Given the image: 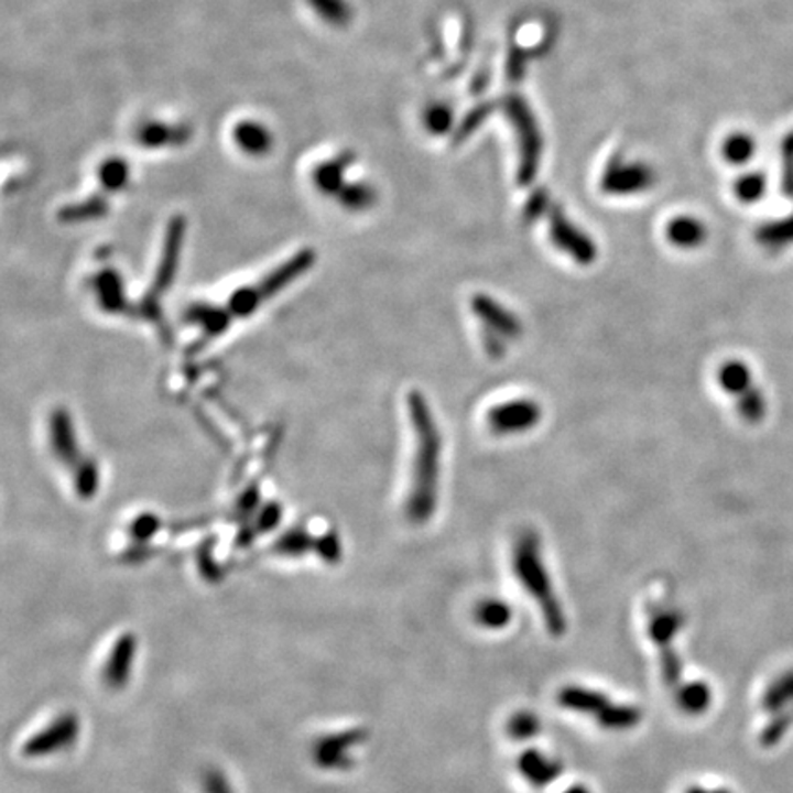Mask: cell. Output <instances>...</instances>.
Instances as JSON below:
<instances>
[{"instance_id":"obj_1","label":"cell","mask_w":793,"mask_h":793,"mask_svg":"<svg viewBox=\"0 0 793 793\" xmlns=\"http://www.w3.org/2000/svg\"><path fill=\"white\" fill-rule=\"evenodd\" d=\"M408 417L412 423L415 448H413L412 484L406 498V517L413 523H426L434 517L439 498L441 434L434 410L421 391L413 390L406 397Z\"/></svg>"},{"instance_id":"obj_2","label":"cell","mask_w":793,"mask_h":793,"mask_svg":"<svg viewBox=\"0 0 793 793\" xmlns=\"http://www.w3.org/2000/svg\"><path fill=\"white\" fill-rule=\"evenodd\" d=\"M512 572L523 591L531 595L536 602L545 628L553 638H562L567 630L566 611L551 580L550 569L542 558V544L539 534L531 529H523L517 534L511 553Z\"/></svg>"},{"instance_id":"obj_3","label":"cell","mask_w":793,"mask_h":793,"mask_svg":"<svg viewBox=\"0 0 793 793\" xmlns=\"http://www.w3.org/2000/svg\"><path fill=\"white\" fill-rule=\"evenodd\" d=\"M556 699L564 709L573 710L577 715L591 716L597 721V726L606 731H630L633 727H638L643 718V713L636 705L619 704V702L616 704L597 688L567 685L561 688Z\"/></svg>"},{"instance_id":"obj_4","label":"cell","mask_w":793,"mask_h":793,"mask_svg":"<svg viewBox=\"0 0 793 793\" xmlns=\"http://www.w3.org/2000/svg\"><path fill=\"white\" fill-rule=\"evenodd\" d=\"M470 311L481 327L485 352L495 360L506 357L507 347L523 335V322L496 297L478 292L470 297Z\"/></svg>"},{"instance_id":"obj_5","label":"cell","mask_w":793,"mask_h":793,"mask_svg":"<svg viewBox=\"0 0 793 793\" xmlns=\"http://www.w3.org/2000/svg\"><path fill=\"white\" fill-rule=\"evenodd\" d=\"M716 382L737 402V412L748 424H760L770 410L768 397L760 390L753 369L740 358H729L716 371Z\"/></svg>"},{"instance_id":"obj_6","label":"cell","mask_w":793,"mask_h":793,"mask_svg":"<svg viewBox=\"0 0 793 793\" xmlns=\"http://www.w3.org/2000/svg\"><path fill=\"white\" fill-rule=\"evenodd\" d=\"M683 627H685V613L677 606L661 602L650 611V641L660 650L663 682L669 687L677 688L682 685V660L677 655L676 639Z\"/></svg>"},{"instance_id":"obj_7","label":"cell","mask_w":793,"mask_h":793,"mask_svg":"<svg viewBox=\"0 0 793 793\" xmlns=\"http://www.w3.org/2000/svg\"><path fill=\"white\" fill-rule=\"evenodd\" d=\"M314 261L313 250H302L294 258L289 259L285 263L272 270L261 283L253 285L252 289H242L230 297L228 308L233 316H248L252 314L261 303L267 302L269 297L274 296L281 289H285L289 283L296 280L297 275H302L305 270L311 269Z\"/></svg>"},{"instance_id":"obj_8","label":"cell","mask_w":793,"mask_h":793,"mask_svg":"<svg viewBox=\"0 0 793 793\" xmlns=\"http://www.w3.org/2000/svg\"><path fill=\"white\" fill-rule=\"evenodd\" d=\"M184 231H186V220L184 217H173L167 233H165L164 250H162V259H160L159 270L154 274L153 286L148 292V296L143 300L142 311L148 316L159 313L160 297L164 296L165 291L170 289L175 278L176 269H178V259H181L182 241H184Z\"/></svg>"},{"instance_id":"obj_9","label":"cell","mask_w":793,"mask_h":793,"mask_svg":"<svg viewBox=\"0 0 793 793\" xmlns=\"http://www.w3.org/2000/svg\"><path fill=\"white\" fill-rule=\"evenodd\" d=\"M544 417L542 406L534 399H511L498 402L487 413V426L496 435H522L539 426Z\"/></svg>"},{"instance_id":"obj_10","label":"cell","mask_w":793,"mask_h":793,"mask_svg":"<svg viewBox=\"0 0 793 793\" xmlns=\"http://www.w3.org/2000/svg\"><path fill=\"white\" fill-rule=\"evenodd\" d=\"M547 217H550V239L553 247L583 267L594 263L599 256L594 239L567 219L566 214L556 206H551Z\"/></svg>"},{"instance_id":"obj_11","label":"cell","mask_w":793,"mask_h":793,"mask_svg":"<svg viewBox=\"0 0 793 793\" xmlns=\"http://www.w3.org/2000/svg\"><path fill=\"white\" fill-rule=\"evenodd\" d=\"M507 115L511 118L512 123L520 132V148H522V165L518 171V181L520 184H529L533 181L536 167H539L540 156V137L539 129L534 126L531 110L528 109L525 101L520 98H511L507 104Z\"/></svg>"},{"instance_id":"obj_12","label":"cell","mask_w":793,"mask_h":793,"mask_svg":"<svg viewBox=\"0 0 793 793\" xmlns=\"http://www.w3.org/2000/svg\"><path fill=\"white\" fill-rule=\"evenodd\" d=\"M77 732H79L77 716L66 713V715L55 718L46 729L39 731L35 737L30 738L24 743V754H28V757H43V754L63 751V749L76 742Z\"/></svg>"},{"instance_id":"obj_13","label":"cell","mask_w":793,"mask_h":793,"mask_svg":"<svg viewBox=\"0 0 793 793\" xmlns=\"http://www.w3.org/2000/svg\"><path fill=\"white\" fill-rule=\"evenodd\" d=\"M654 182V173L650 171L649 165L644 164H622V162H611L606 167L600 187L602 192L610 195H633L649 189Z\"/></svg>"},{"instance_id":"obj_14","label":"cell","mask_w":793,"mask_h":793,"mask_svg":"<svg viewBox=\"0 0 793 793\" xmlns=\"http://www.w3.org/2000/svg\"><path fill=\"white\" fill-rule=\"evenodd\" d=\"M518 771L525 781L534 787H545L562 775L564 764L561 759L551 757V754L539 751V749H528L525 753L518 759Z\"/></svg>"},{"instance_id":"obj_15","label":"cell","mask_w":793,"mask_h":793,"mask_svg":"<svg viewBox=\"0 0 793 793\" xmlns=\"http://www.w3.org/2000/svg\"><path fill=\"white\" fill-rule=\"evenodd\" d=\"M134 652H137V638L132 633H126L116 641L104 671L105 682L109 687L121 688L126 685L131 674Z\"/></svg>"},{"instance_id":"obj_16","label":"cell","mask_w":793,"mask_h":793,"mask_svg":"<svg viewBox=\"0 0 793 793\" xmlns=\"http://www.w3.org/2000/svg\"><path fill=\"white\" fill-rule=\"evenodd\" d=\"M363 740H366V732L362 729L341 732L338 737L319 740L318 746H316V760L324 768H347L351 762L347 757V748L362 743Z\"/></svg>"},{"instance_id":"obj_17","label":"cell","mask_w":793,"mask_h":793,"mask_svg":"<svg viewBox=\"0 0 793 793\" xmlns=\"http://www.w3.org/2000/svg\"><path fill=\"white\" fill-rule=\"evenodd\" d=\"M666 239L672 247L694 250L707 241V226L693 215H677L666 225Z\"/></svg>"},{"instance_id":"obj_18","label":"cell","mask_w":793,"mask_h":793,"mask_svg":"<svg viewBox=\"0 0 793 793\" xmlns=\"http://www.w3.org/2000/svg\"><path fill=\"white\" fill-rule=\"evenodd\" d=\"M50 430H52V446H54L55 454L59 457L61 461L66 465H76V468L82 465L79 459V450H77L76 435H74V428H72L70 417L65 410H55L52 415V423H50Z\"/></svg>"},{"instance_id":"obj_19","label":"cell","mask_w":793,"mask_h":793,"mask_svg":"<svg viewBox=\"0 0 793 793\" xmlns=\"http://www.w3.org/2000/svg\"><path fill=\"white\" fill-rule=\"evenodd\" d=\"M676 702L685 715H704L713 704V688L705 682L682 683L676 688Z\"/></svg>"},{"instance_id":"obj_20","label":"cell","mask_w":793,"mask_h":793,"mask_svg":"<svg viewBox=\"0 0 793 793\" xmlns=\"http://www.w3.org/2000/svg\"><path fill=\"white\" fill-rule=\"evenodd\" d=\"M760 247L770 252H782L793 245V214L784 219L771 220L757 230Z\"/></svg>"},{"instance_id":"obj_21","label":"cell","mask_w":793,"mask_h":793,"mask_svg":"<svg viewBox=\"0 0 793 793\" xmlns=\"http://www.w3.org/2000/svg\"><path fill=\"white\" fill-rule=\"evenodd\" d=\"M474 619L479 627L487 628V630H503L511 624L512 608L507 605V600L487 597V599L479 600L474 608Z\"/></svg>"},{"instance_id":"obj_22","label":"cell","mask_w":793,"mask_h":793,"mask_svg":"<svg viewBox=\"0 0 793 793\" xmlns=\"http://www.w3.org/2000/svg\"><path fill=\"white\" fill-rule=\"evenodd\" d=\"M790 702H793V671L784 672L770 683L762 696V709L779 715L790 707Z\"/></svg>"},{"instance_id":"obj_23","label":"cell","mask_w":793,"mask_h":793,"mask_svg":"<svg viewBox=\"0 0 793 793\" xmlns=\"http://www.w3.org/2000/svg\"><path fill=\"white\" fill-rule=\"evenodd\" d=\"M540 729L542 721L531 710H518L511 716V720L507 721V732L514 740H531L539 735Z\"/></svg>"},{"instance_id":"obj_24","label":"cell","mask_w":793,"mask_h":793,"mask_svg":"<svg viewBox=\"0 0 793 793\" xmlns=\"http://www.w3.org/2000/svg\"><path fill=\"white\" fill-rule=\"evenodd\" d=\"M753 138L746 132H735L724 142V156L729 160V164H746L754 154Z\"/></svg>"},{"instance_id":"obj_25","label":"cell","mask_w":793,"mask_h":793,"mask_svg":"<svg viewBox=\"0 0 793 793\" xmlns=\"http://www.w3.org/2000/svg\"><path fill=\"white\" fill-rule=\"evenodd\" d=\"M735 195L738 200L753 204L765 195V176L762 173H748L735 182Z\"/></svg>"},{"instance_id":"obj_26","label":"cell","mask_w":793,"mask_h":793,"mask_svg":"<svg viewBox=\"0 0 793 793\" xmlns=\"http://www.w3.org/2000/svg\"><path fill=\"white\" fill-rule=\"evenodd\" d=\"M76 487L83 498H90L98 489V470L93 461H83L76 468Z\"/></svg>"},{"instance_id":"obj_27","label":"cell","mask_w":793,"mask_h":793,"mask_svg":"<svg viewBox=\"0 0 793 793\" xmlns=\"http://www.w3.org/2000/svg\"><path fill=\"white\" fill-rule=\"evenodd\" d=\"M550 208L551 203L547 193L539 189V192H534L533 195L529 197L525 209H523V217H525V220H539L542 215L550 211Z\"/></svg>"},{"instance_id":"obj_28","label":"cell","mask_w":793,"mask_h":793,"mask_svg":"<svg viewBox=\"0 0 793 793\" xmlns=\"http://www.w3.org/2000/svg\"><path fill=\"white\" fill-rule=\"evenodd\" d=\"M426 123H428L430 129H432L435 134L445 132L452 123L450 110L443 107V105L434 107V109L428 112V120H426Z\"/></svg>"},{"instance_id":"obj_29","label":"cell","mask_w":793,"mask_h":793,"mask_svg":"<svg viewBox=\"0 0 793 793\" xmlns=\"http://www.w3.org/2000/svg\"><path fill=\"white\" fill-rule=\"evenodd\" d=\"M204 787L208 793H231L230 784L220 771H209L208 775L204 776Z\"/></svg>"},{"instance_id":"obj_30","label":"cell","mask_w":793,"mask_h":793,"mask_svg":"<svg viewBox=\"0 0 793 793\" xmlns=\"http://www.w3.org/2000/svg\"><path fill=\"white\" fill-rule=\"evenodd\" d=\"M685 793H731L727 792V790H721V787H718V790H709V787H688L687 792Z\"/></svg>"},{"instance_id":"obj_31","label":"cell","mask_w":793,"mask_h":793,"mask_svg":"<svg viewBox=\"0 0 793 793\" xmlns=\"http://www.w3.org/2000/svg\"><path fill=\"white\" fill-rule=\"evenodd\" d=\"M562 793H591L589 792L588 787L580 786V784H575V786L567 787V790H564Z\"/></svg>"}]
</instances>
